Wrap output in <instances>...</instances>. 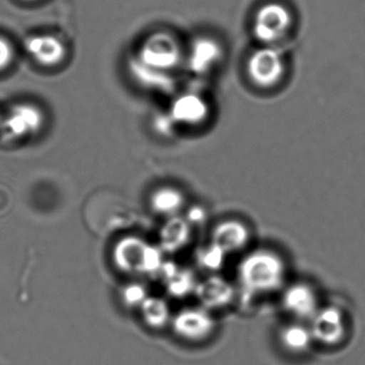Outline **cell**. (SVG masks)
<instances>
[{
  "label": "cell",
  "mask_w": 365,
  "mask_h": 365,
  "mask_svg": "<svg viewBox=\"0 0 365 365\" xmlns=\"http://www.w3.org/2000/svg\"><path fill=\"white\" fill-rule=\"evenodd\" d=\"M170 324L175 334L190 343L206 341L217 328L212 313L200 305L185 307L177 312Z\"/></svg>",
  "instance_id": "3"
},
{
  "label": "cell",
  "mask_w": 365,
  "mask_h": 365,
  "mask_svg": "<svg viewBox=\"0 0 365 365\" xmlns=\"http://www.w3.org/2000/svg\"><path fill=\"white\" fill-rule=\"evenodd\" d=\"M183 217L194 228L204 225L207 222V219H208V215H207L206 209L204 207L200 206V205H194V206H191L187 209V215Z\"/></svg>",
  "instance_id": "22"
},
{
  "label": "cell",
  "mask_w": 365,
  "mask_h": 365,
  "mask_svg": "<svg viewBox=\"0 0 365 365\" xmlns=\"http://www.w3.org/2000/svg\"><path fill=\"white\" fill-rule=\"evenodd\" d=\"M140 309L145 324L150 328L162 329L172 322L170 305L160 297L149 296Z\"/></svg>",
  "instance_id": "17"
},
{
  "label": "cell",
  "mask_w": 365,
  "mask_h": 365,
  "mask_svg": "<svg viewBox=\"0 0 365 365\" xmlns=\"http://www.w3.org/2000/svg\"><path fill=\"white\" fill-rule=\"evenodd\" d=\"M247 70L250 78L256 85L270 88L283 78L285 65L279 53L272 46H267L252 55Z\"/></svg>",
  "instance_id": "6"
},
{
  "label": "cell",
  "mask_w": 365,
  "mask_h": 365,
  "mask_svg": "<svg viewBox=\"0 0 365 365\" xmlns=\"http://www.w3.org/2000/svg\"><path fill=\"white\" fill-rule=\"evenodd\" d=\"M148 297V290L143 284L132 283L123 290V302L130 307H142Z\"/></svg>",
  "instance_id": "21"
},
{
  "label": "cell",
  "mask_w": 365,
  "mask_h": 365,
  "mask_svg": "<svg viewBox=\"0 0 365 365\" xmlns=\"http://www.w3.org/2000/svg\"><path fill=\"white\" fill-rule=\"evenodd\" d=\"M43 123V113L38 106L21 103L10 110L1 127L8 138H23L39 132Z\"/></svg>",
  "instance_id": "8"
},
{
  "label": "cell",
  "mask_w": 365,
  "mask_h": 365,
  "mask_svg": "<svg viewBox=\"0 0 365 365\" xmlns=\"http://www.w3.org/2000/svg\"><path fill=\"white\" fill-rule=\"evenodd\" d=\"M150 206L157 215L170 219L180 215L185 209V197L177 187H160L151 195Z\"/></svg>",
  "instance_id": "16"
},
{
  "label": "cell",
  "mask_w": 365,
  "mask_h": 365,
  "mask_svg": "<svg viewBox=\"0 0 365 365\" xmlns=\"http://www.w3.org/2000/svg\"><path fill=\"white\" fill-rule=\"evenodd\" d=\"M314 341L324 346H336L346 335L345 317L336 307H319L309 320Z\"/></svg>",
  "instance_id": "7"
},
{
  "label": "cell",
  "mask_w": 365,
  "mask_h": 365,
  "mask_svg": "<svg viewBox=\"0 0 365 365\" xmlns=\"http://www.w3.org/2000/svg\"><path fill=\"white\" fill-rule=\"evenodd\" d=\"M27 1H33V0H27Z\"/></svg>",
  "instance_id": "24"
},
{
  "label": "cell",
  "mask_w": 365,
  "mask_h": 365,
  "mask_svg": "<svg viewBox=\"0 0 365 365\" xmlns=\"http://www.w3.org/2000/svg\"><path fill=\"white\" fill-rule=\"evenodd\" d=\"M292 18L289 10L281 4H268L258 10L254 21V33L268 46L283 40L289 34Z\"/></svg>",
  "instance_id": "4"
},
{
  "label": "cell",
  "mask_w": 365,
  "mask_h": 365,
  "mask_svg": "<svg viewBox=\"0 0 365 365\" xmlns=\"http://www.w3.org/2000/svg\"><path fill=\"white\" fill-rule=\"evenodd\" d=\"M14 48L9 41L0 37V71L9 67L14 61Z\"/></svg>",
  "instance_id": "23"
},
{
  "label": "cell",
  "mask_w": 365,
  "mask_h": 365,
  "mask_svg": "<svg viewBox=\"0 0 365 365\" xmlns=\"http://www.w3.org/2000/svg\"><path fill=\"white\" fill-rule=\"evenodd\" d=\"M235 294L236 292L232 283L217 273L208 274L198 281L194 292L200 307L210 312L223 309L232 304Z\"/></svg>",
  "instance_id": "10"
},
{
  "label": "cell",
  "mask_w": 365,
  "mask_h": 365,
  "mask_svg": "<svg viewBox=\"0 0 365 365\" xmlns=\"http://www.w3.org/2000/svg\"><path fill=\"white\" fill-rule=\"evenodd\" d=\"M220 48L211 40H200L189 55L190 66L196 72H204L219 58Z\"/></svg>",
  "instance_id": "20"
},
{
  "label": "cell",
  "mask_w": 365,
  "mask_h": 365,
  "mask_svg": "<svg viewBox=\"0 0 365 365\" xmlns=\"http://www.w3.org/2000/svg\"><path fill=\"white\" fill-rule=\"evenodd\" d=\"M279 339L284 349L294 354L309 351L314 343L311 329L302 322H294L284 326L279 331Z\"/></svg>",
  "instance_id": "15"
},
{
  "label": "cell",
  "mask_w": 365,
  "mask_h": 365,
  "mask_svg": "<svg viewBox=\"0 0 365 365\" xmlns=\"http://www.w3.org/2000/svg\"><path fill=\"white\" fill-rule=\"evenodd\" d=\"M227 254L213 242L202 245L195 254L198 268L206 271L208 274H217L225 264Z\"/></svg>",
  "instance_id": "19"
},
{
  "label": "cell",
  "mask_w": 365,
  "mask_h": 365,
  "mask_svg": "<svg viewBox=\"0 0 365 365\" xmlns=\"http://www.w3.org/2000/svg\"><path fill=\"white\" fill-rule=\"evenodd\" d=\"M238 279L247 297L271 294L285 282L286 264L277 252L258 249L250 252L238 264Z\"/></svg>",
  "instance_id": "1"
},
{
  "label": "cell",
  "mask_w": 365,
  "mask_h": 365,
  "mask_svg": "<svg viewBox=\"0 0 365 365\" xmlns=\"http://www.w3.org/2000/svg\"><path fill=\"white\" fill-rule=\"evenodd\" d=\"M282 305L297 322H309L319 309L315 289L303 282L292 284L284 289Z\"/></svg>",
  "instance_id": "9"
},
{
  "label": "cell",
  "mask_w": 365,
  "mask_h": 365,
  "mask_svg": "<svg viewBox=\"0 0 365 365\" xmlns=\"http://www.w3.org/2000/svg\"><path fill=\"white\" fill-rule=\"evenodd\" d=\"M25 48L34 61L44 67L59 65L67 55L63 41L51 35L31 36L25 42Z\"/></svg>",
  "instance_id": "12"
},
{
  "label": "cell",
  "mask_w": 365,
  "mask_h": 365,
  "mask_svg": "<svg viewBox=\"0 0 365 365\" xmlns=\"http://www.w3.org/2000/svg\"><path fill=\"white\" fill-rule=\"evenodd\" d=\"M206 110V104L197 96H183L175 103L174 116L183 123H198Z\"/></svg>",
  "instance_id": "18"
},
{
  "label": "cell",
  "mask_w": 365,
  "mask_h": 365,
  "mask_svg": "<svg viewBox=\"0 0 365 365\" xmlns=\"http://www.w3.org/2000/svg\"><path fill=\"white\" fill-rule=\"evenodd\" d=\"M193 227L180 215L166 220L160 230L159 247L164 253L175 254L190 245Z\"/></svg>",
  "instance_id": "14"
},
{
  "label": "cell",
  "mask_w": 365,
  "mask_h": 365,
  "mask_svg": "<svg viewBox=\"0 0 365 365\" xmlns=\"http://www.w3.org/2000/svg\"><path fill=\"white\" fill-rule=\"evenodd\" d=\"M158 277L163 281L168 294L176 299L194 294L198 282L190 269L181 268L173 262H164Z\"/></svg>",
  "instance_id": "13"
},
{
  "label": "cell",
  "mask_w": 365,
  "mask_h": 365,
  "mask_svg": "<svg viewBox=\"0 0 365 365\" xmlns=\"http://www.w3.org/2000/svg\"><path fill=\"white\" fill-rule=\"evenodd\" d=\"M164 252L143 239L128 237L117 243L114 260L121 270L130 273L158 275L164 262Z\"/></svg>",
  "instance_id": "2"
},
{
  "label": "cell",
  "mask_w": 365,
  "mask_h": 365,
  "mask_svg": "<svg viewBox=\"0 0 365 365\" xmlns=\"http://www.w3.org/2000/svg\"><path fill=\"white\" fill-rule=\"evenodd\" d=\"M138 57L145 67L153 71H166L180 61V51L174 38L157 33L142 44Z\"/></svg>",
  "instance_id": "5"
},
{
  "label": "cell",
  "mask_w": 365,
  "mask_h": 365,
  "mask_svg": "<svg viewBox=\"0 0 365 365\" xmlns=\"http://www.w3.org/2000/svg\"><path fill=\"white\" fill-rule=\"evenodd\" d=\"M211 242L221 247L227 255L239 253L249 245V228L238 220L220 222L211 232Z\"/></svg>",
  "instance_id": "11"
}]
</instances>
